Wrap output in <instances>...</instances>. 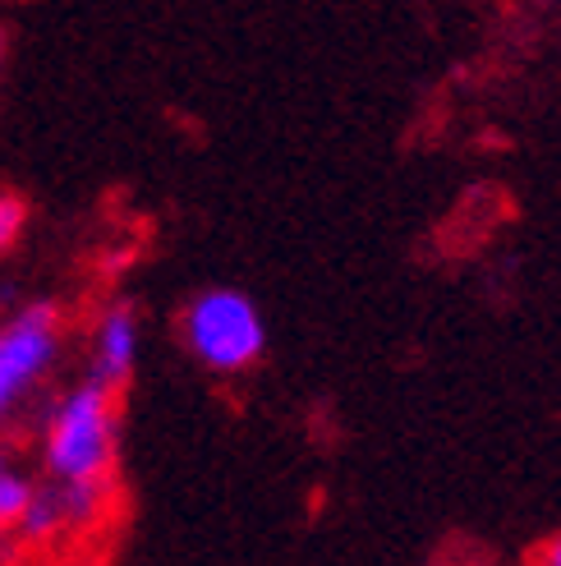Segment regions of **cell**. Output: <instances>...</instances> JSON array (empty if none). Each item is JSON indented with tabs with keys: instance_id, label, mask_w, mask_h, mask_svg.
<instances>
[{
	"instance_id": "cell-8",
	"label": "cell",
	"mask_w": 561,
	"mask_h": 566,
	"mask_svg": "<svg viewBox=\"0 0 561 566\" xmlns=\"http://www.w3.org/2000/svg\"><path fill=\"white\" fill-rule=\"evenodd\" d=\"M548 566H561V539L548 548Z\"/></svg>"
},
{
	"instance_id": "cell-5",
	"label": "cell",
	"mask_w": 561,
	"mask_h": 566,
	"mask_svg": "<svg viewBox=\"0 0 561 566\" xmlns=\"http://www.w3.org/2000/svg\"><path fill=\"white\" fill-rule=\"evenodd\" d=\"M65 525V506H61V489H38L33 502H28V512L19 516L14 530H23L28 539H46Z\"/></svg>"
},
{
	"instance_id": "cell-2",
	"label": "cell",
	"mask_w": 561,
	"mask_h": 566,
	"mask_svg": "<svg viewBox=\"0 0 561 566\" xmlns=\"http://www.w3.org/2000/svg\"><path fill=\"white\" fill-rule=\"evenodd\" d=\"M180 336H184V350L208 374H221V378L248 374L267 350V323L258 314V304L231 286H212L193 295L184 304Z\"/></svg>"
},
{
	"instance_id": "cell-6",
	"label": "cell",
	"mask_w": 561,
	"mask_h": 566,
	"mask_svg": "<svg viewBox=\"0 0 561 566\" xmlns=\"http://www.w3.org/2000/svg\"><path fill=\"white\" fill-rule=\"evenodd\" d=\"M33 493H38V484L28 474H19V470L0 474V530H14L19 525V516L28 512Z\"/></svg>"
},
{
	"instance_id": "cell-4",
	"label": "cell",
	"mask_w": 561,
	"mask_h": 566,
	"mask_svg": "<svg viewBox=\"0 0 561 566\" xmlns=\"http://www.w3.org/2000/svg\"><path fill=\"white\" fill-rule=\"evenodd\" d=\"M134 364H138V314H134V304L120 300V304H110L102 323H97V336H93V374L97 382H106L110 391H120L134 374Z\"/></svg>"
},
{
	"instance_id": "cell-3",
	"label": "cell",
	"mask_w": 561,
	"mask_h": 566,
	"mask_svg": "<svg viewBox=\"0 0 561 566\" xmlns=\"http://www.w3.org/2000/svg\"><path fill=\"white\" fill-rule=\"evenodd\" d=\"M55 355H61V308L51 300L23 304L0 323V423L51 374Z\"/></svg>"
},
{
	"instance_id": "cell-9",
	"label": "cell",
	"mask_w": 561,
	"mask_h": 566,
	"mask_svg": "<svg viewBox=\"0 0 561 566\" xmlns=\"http://www.w3.org/2000/svg\"><path fill=\"white\" fill-rule=\"evenodd\" d=\"M0 65H6V33H0Z\"/></svg>"
},
{
	"instance_id": "cell-7",
	"label": "cell",
	"mask_w": 561,
	"mask_h": 566,
	"mask_svg": "<svg viewBox=\"0 0 561 566\" xmlns=\"http://www.w3.org/2000/svg\"><path fill=\"white\" fill-rule=\"evenodd\" d=\"M23 231V203L14 193H0V253H6Z\"/></svg>"
},
{
	"instance_id": "cell-1",
	"label": "cell",
	"mask_w": 561,
	"mask_h": 566,
	"mask_svg": "<svg viewBox=\"0 0 561 566\" xmlns=\"http://www.w3.org/2000/svg\"><path fill=\"white\" fill-rule=\"evenodd\" d=\"M116 391L88 378L65 391L55 410L46 415L42 433V461L55 484H88V479H110L116 465Z\"/></svg>"
}]
</instances>
